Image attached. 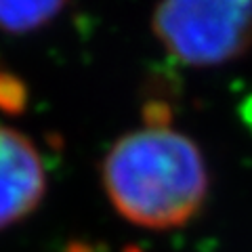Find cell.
<instances>
[{
  "mask_svg": "<svg viewBox=\"0 0 252 252\" xmlns=\"http://www.w3.org/2000/svg\"><path fill=\"white\" fill-rule=\"evenodd\" d=\"M101 179L112 206L143 229H177L200 212L208 168L200 147L166 124L126 132L107 152Z\"/></svg>",
  "mask_w": 252,
  "mask_h": 252,
  "instance_id": "1",
  "label": "cell"
},
{
  "mask_svg": "<svg viewBox=\"0 0 252 252\" xmlns=\"http://www.w3.org/2000/svg\"><path fill=\"white\" fill-rule=\"evenodd\" d=\"M46 193V170L23 132L0 124V229L30 217Z\"/></svg>",
  "mask_w": 252,
  "mask_h": 252,
  "instance_id": "3",
  "label": "cell"
},
{
  "mask_svg": "<svg viewBox=\"0 0 252 252\" xmlns=\"http://www.w3.org/2000/svg\"><path fill=\"white\" fill-rule=\"evenodd\" d=\"M67 0H0V32L28 34L51 23Z\"/></svg>",
  "mask_w": 252,
  "mask_h": 252,
  "instance_id": "4",
  "label": "cell"
},
{
  "mask_svg": "<svg viewBox=\"0 0 252 252\" xmlns=\"http://www.w3.org/2000/svg\"><path fill=\"white\" fill-rule=\"evenodd\" d=\"M152 28L170 57L215 67L252 46V0H160Z\"/></svg>",
  "mask_w": 252,
  "mask_h": 252,
  "instance_id": "2",
  "label": "cell"
}]
</instances>
